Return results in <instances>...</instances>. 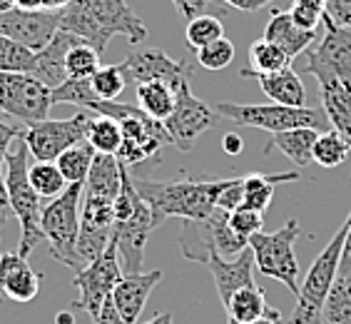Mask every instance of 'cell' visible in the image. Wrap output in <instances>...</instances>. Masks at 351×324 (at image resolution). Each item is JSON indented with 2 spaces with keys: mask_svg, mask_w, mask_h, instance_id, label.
<instances>
[{
  "mask_svg": "<svg viewBox=\"0 0 351 324\" xmlns=\"http://www.w3.org/2000/svg\"><path fill=\"white\" fill-rule=\"evenodd\" d=\"M58 23L60 30L82 38L100 55L115 35L128 38L132 45L147 38V27L128 0H73L58 10Z\"/></svg>",
  "mask_w": 351,
  "mask_h": 324,
  "instance_id": "6da1fadb",
  "label": "cell"
},
{
  "mask_svg": "<svg viewBox=\"0 0 351 324\" xmlns=\"http://www.w3.org/2000/svg\"><path fill=\"white\" fill-rule=\"evenodd\" d=\"M230 177L217 180H195V177H180V180H145L132 177L140 197L147 202L155 227L167 217H182V220H204L217 209V200L222 195Z\"/></svg>",
  "mask_w": 351,
  "mask_h": 324,
  "instance_id": "7a4b0ae2",
  "label": "cell"
},
{
  "mask_svg": "<svg viewBox=\"0 0 351 324\" xmlns=\"http://www.w3.org/2000/svg\"><path fill=\"white\" fill-rule=\"evenodd\" d=\"M90 113L117 120L122 130V145L115 157L128 170L137 167L147 160H155V157L160 160V150L169 142L165 122L149 117L140 105L117 100H95L90 105Z\"/></svg>",
  "mask_w": 351,
  "mask_h": 324,
  "instance_id": "3957f363",
  "label": "cell"
},
{
  "mask_svg": "<svg viewBox=\"0 0 351 324\" xmlns=\"http://www.w3.org/2000/svg\"><path fill=\"white\" fill-rule=\"evenodd\" d=\"M30 150H27L25 140H18V148L8 152L5 160V189H8V202H10V212L18 217L21 224V242H18V252L23 257H30L38 247V242H43L40 230V215L43 205L40 195L35 192V187L30 185L27 177V167H30Z\"/></svg>",
  "mask_w": 351,
  "mask_h": 324,
  "instance_id": "277c9868",
  "label": "cell"
},
{
  "mask_svg": "<svg viewBox=\"0 0 351 324\" xmlns=\"http://www.w3.org/2000/svg\"><path fill=\"white\" fill-rule=\"evenodd\" d=\"M351 230V215L346 217V222L337 230V235L331 237V242L324 250L319 252L314 264L306 272L304 282L299 284L297 294V307L291 312V317L287 324H324L322 314H324V304L329 297L331 287L339 277V262H341V252H344V242Z\"/></svg>",
  "mask_w": 351,
  "mask_h": 324,
  "instance_id": "5b68a950",
  "label": "cell"
},
{
  "mask_svg": "<svg viewBox=\"0 0 351 324\" xmlns=\"http://www.w3.org/2000/svg\"><path fill=\"white\" fill-rule=\"evenodd\" d=\"M85 185H68L50 205H43L40 230L45 237L50 257L70 270L80 272L82 259L77 255V235H80V207Z\"/></svg>",
  "mask_w": 351,
  "mask_h": 324,
  "instance_id": "8992f818",
  "label": "cell"
},
{
  "mask_svg": "<svg viewBox=\"0 0 351 324\" xmlns=\"http://www.w3.org/2000/svg\"><path fill=\"white\" fill-rule=\"evenodd\" d=\"M217 115L244 125V128L267 130L269 135L274 132H287L297 128H314L322 130L329 125L324 110L319 108H289V105H242V102H217Z\"/></svg>",
  "mask_w": 351,
  "mask_h": 324,
  "instance_id": "52a82bcc",
  "label": "cell"
},
{
  "mask_svg": "<svg viewBox=\"0 0 351 324\" xmlns=\"http://www.w3.org/2000/svg\"><path fill=\"white\" fill-rule=\"evenodd\" d=\"M302 235L299 220L291 217L277 232H257L250 240L254 264L264 277L282 282L291 294H299V259L294 255L297 237Z\"/></svg>",
  "mask_w": 351,
  "mask_h": 324,
  "instance_id": "ba28073f",
  "label": "cell"
},
{
  "mask_svg": "<svg viewBox=\"0 0 351 324\" xmlns=\"http://www.w3.org/2000/svg\"><path fill=\"white\" fill-rule=\"evenodd\" d=\"M53 88L30 73H0V110L18 117L27 128L47 120L53 108Z\"/></svg>",
  "mask_w": 351,
  "mask_h": 324,
  "instance_id": "9c48e42d",
  "label": "cell"
},
{
  "mask_svg": "<svg viewBox=\"0 0 351 324\" xmlns=\"http://www.w3.org/2000/svg\"><path fill=\"white\" fill-rule=\"evenodd\" d=\"M122 277H125V272H122L117 242L115 237H112L108 250L102 252L97 259L88 262L80 272H75L73 284L80 290V302H75V307L85 310L95 319L102 312L105 302L112 297V290H115V284Z\"/></svg>",
  "mask_w": 351,
  "mask_h": 324,
  "instance_id": "30bf717a",
  "label": "cell"
},
{
  "mask_svg": "<svg viewBox=\"0 0 351 324\" xmlns=\"http://www.w3.org/2000/svg\"><path fill=\"white\" fill-rule=\"evenodd\" d=\"M90 120L93 117L82 110L77 115L65 117V120H50L47 117V120L30 125L23 132V140H25L30 155L38 162H55L65 150L88 140Z\"/></svg>",
  "mask_w": 351,
  "mask_h": 324,
  "instance_id": "8fae6325",
  "label": "cell"
},
{
  "mask_svg": "<svg viewBox=\"0 0 351 324\" xmlns=\"http://www.w3.org/2000/svg\"><path fill=\"white\" fill-rule=\"evenodd\" d=\"M217 110L212 105H207L204 100H199L192 90L189 82L175 93V110L172 115L165 120V130H167L169 142L177 150L189 152L192 145L197 142V137L207 132L210 128L217 125Z\"/></svg>",
  "mask_w": 351,
  "mask_h": 324,
  "instance_id": "7c38bea8",
  "label": "cell"
},
{
  "mask_svg": "<svg viewBox=\"0 0 351 324\" xmlns=\"http://www.w3.org/2000/svg\"><path fill=\"white\" fill-rule=\"evenodd\" d=\"M125 78L137 85L142 82H165L169 88L180 90L182 85H187L195 68L187 60H172L165 50L157 47H135L132 53L120 62Z\"/></svg>",
  "mask_w": 351,
  "mask_h": 324,
  "instance_id": "4fadbf2b",
  "label": "cell"
},
{
  "mask_svg": "<svg viewBox=\"0 0 351 324\" xmlns=\"http://www.w3.org/2000/svg\"><path fill=\"white\" fill-rule=\"evenodd\" d=\"M60 30L58 10H25L15 8L10 13H0V35L21 43L27 50L40 53L53 35Z\"/></svg>",
  "mask_w": 351,
  "mask_h": 324,
  "instance_id": "5bb4252c",
  "label": "cell"
},
{
  "mask_svg": "<svg viewBox=\"0 0 351 324\" xmlns=\"http://www.w3.org/2000/svg\"><path fill=\"white\" fill-rule=\"evenodd\" d=\"M152 230H157V227L145 200L137 205V209L128 220L115 222V242L125 275H137L140 272L142 259H145V247H147Z\"/></svg>",
  "mask_w": 351,
  "mask_h": 324,
  "instance_id": "9a60e30c",
  "label": "cell"
},
{
  "mask_svg": "<svg viewBox=\"0 0 351 324\" xmlns=\"http://www.w3.org/2000/svg\"><path fill=\"white\" fill-rule=\"evenodd\" d=\"M322 23H324L326 33L317 47L306 50L304 65H319V68L329 70L351 90V30L339 27L326 15L322 18Z\"/></svg>",
  "mask_w": 351,
  "mask_h": 324,
  "instance_id": "2e32d148",
  "label": "cell"
},
{
  "mask_svg": "<svg viewBox=\"0 0 351 324\" xmlns=\"http://www.w3.org/2000/svg\"><path fill=\"white\" fill-rule=\"evenodd\" d=\"M302 73L317 78L319 93H322V110H324L331 130H337L339 135L351 145V90L339 80L337 75L319 68V65H304Z\"/></svg>",
  "mask_w": 351,
  "mask_h": 324,
  "instance_id": "e0dca14e",
  "label": "cell"
},
{
  "mask_svg": "<svg viewBox=\"0 0 351 324\" xmlns=\"http://www.w3.org/2000/svg\"><path fill=\"white\" fill-rule=\"evenodd\" d=\"M43 277L30 267L27 257L21 252H3L0 255V294L10 302L27 304L40 292Z\"/></svg>",
  "mask_w": 351,
  "mask_h": 324,
  "instance_id": "ac0fdd59",
  "label": "cell"
},
{
  "mask_svg": "<svg viewBox=\"0 0 351 324\" xmlns=\"http://www.w3.org/2000/svg\"><path fill=\"white\" fill-rule=\"evenodd\" d=\"M207 267H210L212 277H215L217 294H219L224 307H227V302H230L239 290L254 287V255H252L250 247L239 257H232V259H227V257L215 252V255L207 259Z\"/></svg>",
  "mask_w": 351,
  "mask_h": 324,
  "instance_id": "d6986e66",
  "label": "cell"
},
{
  "mask_svg": "<svg viewBox=\"0 0 351 324\" xmlns=\"http://www.w3.org/2000/svg\"><path fill=\"white\" fill-rule=\"evenodd\" d=\"M162 279V272H137V275H125L112 290V304H115L117 314L128 324H137L145 304H147L149 294Z\"/></svg>",
  "mask_w": 351,
  "mask_h": 324,
  "instance_id": "ffe728a7",
  "label": "cell"
},
{
  "mask_svg": "<svg viewBox=\"0 0 351 324\" xmlns=\"http://www.w3.org/2000/svg\"><path fill=\"white\" fill-rule=\"evenodd\" d=\"M82 38L68 33V30H58L53 35V40L43 47L40 53H35V65L33 73L38 80H43L47 88H58L68 80V70H65V58H68L70 47L77 45Z\"/></svg>",
  "mask_w": 351,
  "mask_h": 324,
  "instance_id": "44dd1931",
  "label": "cell"
},
{
  "mask_svg": "<svg viewBox=\"0 0 351 324\" xmlns=\"http://www.w3.org/2000/svg\"><path fill=\"white\" fill-rule=\"evenodd\" d=\"M264 38L274 45H279L284 53L289 55V58H297L299 53H304L306 47L314 43L317 33H309V30H302V27L294 25L289 13H284V10H274L264 27Z\"/></svg>",
  "mask_w": 351,
  "mask_h": 324,
  "instance_id": "7402d4cb",
  "label": "cell"
},
{
  "mask_svg": "<svg viewBox=\"0 0 351 324\" xmlns=\"http://www.w3.org/2000/svg\"><path fill=\"white\" fill-rule=\"evenodd\" d=\"M262 85L264 95L271 97L277 105H289V108H306V90L302 85V78L297 75V70L284 68L279 73L259 75L257 78Z\"/></svg>",
  "mask_w": 351,
  "mask_h": 324,
  "instance_id": "603a6c76",
  "label": "cell"
},
{
  "mask_svg": "<svg viewBox=\"0 0 351 324\" xmlns=\"http://www.w3.org/2000/svg\"><path fill=\"white\" fill-rule=\"evenodd\" d=\"M322 135L319 130L314 128H297V130H287V132H274L269 137V148H277L282 155L289 157L294 165L299 167H306L314 162V145H317V137Z\"/></svg>",
  "mask_w": 351,
  "mask_h": 324,
  "instance_id": "cb8c5ba5",
  "label": "cell"
},
{
  "mask_svg": "<svg viewBox=\"0 0 351 324\" xmlns=\"http://www.w3.org/2000/svg\"><path fill=\"white\" fill-rule=\"evenodd\" d=\"M299 172H274V175H267V172H250L244 175V205L242 207L257 209V212H267L271 205V197H274V189L282 183H297Z\"/></svg>",
  "mask_w": 351,
  "mask_h": 324,
  "instance_id": "d4e9b609",
  "label": "cell"
},
{
  "mask_svg": "<svg viewBox=\"0 0 351 324\" xmlns=\"http://www.w3.org/2000/svg\"><path fill=\"white\" fill-rule=\"evenodd\" d=\"M180 250H182V255L187 257V259H192V262L207 264V259L217 252L207 217H204V220H184L182 232H180ZM217 255H219V252H217Z\"/></svg>",
  "mask_w": 351,
  "mask_h": 324,
  "instance_id": "484cf974",
  "label": "cell"
},
{
  "mask_svg": "<svg viewBox=\"0 0 351 324\" xmlns=\"http://www.w3.org/2000/svg\"><path fill=\"white\" fill-rule=\"evenodd\" d=\"M291 58L282 47L269 43L267 38H259L250 45V68L242 70V78H259V75L279 73L289 68Z\"/></svg>",
  "mask_w": 351,
  "mask_h": 324,
  "instance_id": "4316f807",
  "label": "cell"
},
{
  "mask_svg": "<svg viewBox=\"0 0 351 324\" xmlns=\"http://www.w3.org/2000/svg\"><path fill=\"white\" fill-rule=\"evenodd\" d=\"M227 319L237 324H250L262 319L267 312H269V304L264 299V292L259 290L257 284L254 287H247V290H239L234 297L227 302Z\"/></svg>",
  "mask_w": 351,
  "mask_h": 324,
  "instance_id": "83f0119b",
  "label": "cell"
},
{
  "mask_svg": "<svg viewBox=\"0 0 351 324\" xmlns=\"http://www.w3.org/2000/svg\"><path fill=\"white\" fill-rule=\"evenodd\" d=\"M137 102L149 117L165 122L175 110V90L165 82H142L137 85Z\"/></svg>",
  "mask_w": 351,
  "mask_h": 324,
  "instance_id": "f1b7e54d",
  "label": "cell"
},
{
  "mask_svg": "<svg viewBox=\"0 0 351 324\" xmlns=\"http://www.w3.org/2000/svg\"><path fill=\"white\" fill-rule=\"evenodd\" d=\"M95 155H97L95 148L85 140V142H80V145H75V148L65 150L55 162H58L62 177L68 180V185H85V180H88V175H90V167H93Z\"/></svg>",
  "mask_w": 351,
  "mask_h": 324,
  "instance_id": "f546056e",
  "label": "cell"
},
{
  "mask_svg": "<svg viewBox=\"0 0 351 324\" xmlns=\"http://www.w3.org/2000/svg\"><path fill=\"white\" fill-rule=\"evenodd\" d=\"M324 324H351V275H339L324 304Z\"/></svg>",
  "mask_w": 351,
  "mask_h": 324,
  "instance_id": "4dcf8cb0",
  "label": "cell"
},
{
  "mask_svg": "<svg viewBox=\"0 0 351 324\" xmlns=\"http://www.w3.org/2000/svg\"><path fill=\"white\" fill-rule=\"evenodd\" d=\"M27 177H30V185L35 187V192L40 197H50L55 200L58 195H62L68 189V180L62 177L58 162H38L35 160L30 167H27Z\"/></svg>",
  "mask_w": 351,
  "mask_h": 324,
  "instance_id": "1f68e13d",
  "label": "cell"
},
{
  "mask_svg": "<svg viewBox=\"0 0 351 324\" xmlns=\"http://www.w3.org/2000/svg\"><path fill=\"white\" fill-rule=\"evenodd\" d=\"M88 142L100 155H117V150L122 145V130L117 125V120L102 115L93 117L88 130Z\"/></svg>",
  "mask_w": 351,
  "mask_h": 324,
  "instance_id": "d6a6232c",
  "label": "cell"
},
{
  "mask_svg": "<svg viewBox=\"0 0 351 324\" xmlns=\"http://www.w3.org/2000/svg\"><path fill=\"white\" fill-rule=\"evenodd\" d=\"M351 152V145L339 135L337 130H326L317 137V145H314V162L322 165V167H339L344 165L346 157Z\"/></svg>",
  "mask_w": 351,
  "mask_h": 324,
  "instance_id": "836d02e7",
  "label": "cell"
},
{
  "mask_svg": "<svg viewBox=\"0 0 351 324\" xmlns=\"http://www.w3.org/2000/svg\"><path fill=\"white\" fill-rule=\"evenodd\" d=\"M102 55L95 50L93 45H88L85 40H80L77 45L70 47L68 58H65V70H68V78H77V80H90L100 65Z\"/></svg>",
  "mask_w": 351,
  "mask_h": 324,
  "instance_id": "e575fe53",
  "label": "cell"
},
{
  "mask_svg": "<svg viewBox=\"0 0 351 324\" xmlns=\"http://www.w3.org/2000/svg\"><path fill=\"white\" fill-rule=\"evenodd\" d=\"M184 38H187L189 50H199V47L210 45V43L224 38V25L217 15H197L195 21L187 23V30H184Z\"/></svg>",
  "mask_w": 351,
  "mask_h": 324,
  "instance_id": "d590c367",
  "label": "cell"
},
{
  "mask_svg": "<svg viewBox=\"0 0 351 324\" xmlns=\"http://www.w3.org/2000/svg\"><path fill=\"white\" fill-rule=\"evenodd\" d=\"M35 53L0 35V73H33Z\"/></svg>",
  "mask_w": 351,
  "mask_h": 324,
  "instance_id": "8d00e7d4",
  "label": "cell"
},
{
  "mask_svg": "<svg viewBox=\"0 0 351 324\" xmlns=\"http://www.w3.org/2000/svg\"><path fill=\"white\" fill-rule=\"evenodd\" d=\"M90 85H93L97 100H117L128 85V78H125L120 65H105L90 78Z\"/></svg>",
  "mask_w": 351,
  "mask_h": 324,
  "instance_id": "74e56055",
  "label": "cell"
},
{
  "mask_svg": "<svg viewBox=\"0 0 351 324\" xmlns=\"http://www.w3.org/2000/svg\"><path fill=\"white\" fill-rule=\"evenodd\" d=\"M97 100L90 80H77V78H68V80L58 85L53 90V102H68V105H77V108L90 110V105Z\"/></svg>",
  "mask_w": 351,
  "mask_h": 324,
  "instance_id": "f35d334b",
  "label": "cell"
},
{
  "mask_svg": "<svg viewBox=\"0 0 351 324\" xmlns=\"http://www.w3.org/2000/svg\"><path fill=\"white\" fill-rule=\"evenodd\" d=\"M234 45L227 38H219V40L210 43L197 50V65L204 70H224L227 65H232L234 60Z\"/></svg>",
  "mask_w": 351,
  "mask_h": 324,
  "instance_id": "ab89813d",
  "label": "cell"
},
{
  "mask_svg": "<svg viewBox=\"0 0 351 324\" xmlns=\"http://www.w3.org/2000/svg\"><path fill=\"white\" fill-rule=\"evenodd\" d=\"M230 227L250 242L257 232H262L264 212H257V209H250V207H237L234 212H230Z\"/></svg>",
  "mask_w": 351,
  "mask_h": 324,
  "instance_id": "60d3db41",
  "label": "cell"
},
{
  "mask_svg": "<svg viewBox=\"0 0 351 324\" xmlns=\"http://www.w3.org/2000/svg\"><path fill=\"white\" fill-rule=\"evenodd\" d=\"M242 205H244V175L230 177L222 189V195H219V200H217V207L224 209V212H234Z\"/></svg>",
  "mask_w": 351,
  "mask_h": 324,
  "instance_id": "b9f144b4",
  "label": "cell"
},
{
  "mask_svg": "<svg viewBox=\"0 0 351 324\" xmlns=\"http://www.w3.org/2000/svg\"><path fill=\"white\" fill-rule=\"evenodd\" d=\"M23 132L25 130L0 122V183H5V160H8V152H10V145L15 140H21Z\"/></svg>",
  "mask_w": 351,
  "mask_h": 324,
  "instance_id": "7bdbcfd3",
  "label": "cell"
},
{
  "mask_svg": "<svg viewBox=\"0 0 351 324\" xmlns=\"http://www.w3.org/2000/svg\"><path fill=\"white\" fill-rule=\"evenodd\" d=\"M289 15H291V21H294V25L302 27V30H309V33H317L319 23H322V18H324V13H317V10L302 5V3H294Z\"/></svg>",
  "mask_w": 351,
  "mask_h": 324,
  "instance_id": "ee69618b",
  "label": "cell"
},
{
  "mask_svg": "<svg viewBox=\"0 0 351 324\" xmlns=\"http://www.w3.org/2000/svg\"><path fill=\"white\" fill-rule=\"evenodd\" d=\"M324 15L339 27L351 30V0H326Z\"/></svg>",
  "mask_w": 351,
  "mask_h": 324,
  "instance_id": "f6af8a7d",
  "label": "cell"
},
{
  "mask_svg": "<svg viewBox=\"0 0 351 324\" xmlns=\"http://www.w3.org/2000/svg\"><path fill=\"white\" fill-rule=\"evenodd\" d=\"M177 8V13L182 15L184 21H195L197 15H207V10L212 8L215 0H172Z\"/></svg>",
  "mask_w": 351,
  "mask_h": 324,
  "instance_id": "bcb514c9",
  "label": "cell"
},
{
  "mask_svg": "<svg viewBox=\"0 0 351 324\" xmlns=\"http://www.w3.org/2000/svg\"><path fill=\"white\" fill-rule=\"evenodd\" d=\"M93 324H128L125 319L117 314L115 304H112V299H108L105 302V307H102V312L97 314V317L93 319Z\"/></svg>",
  "mask_w": 351,
  "mask_h": 324,
  "instance_id": "7dc6e473",
  "label": "cell"
},
{
  "mask_svg": "<svg viewBox=\"0 0 351 324\" xmlns=\"http://www.w3.org/2000/svg\"><path fill=\"white\" fill-rule=\"evenodd\" d=\"M222 150L227 152V155H232V157H237L239 152L244 150V142H242V137L237 135V132H227V135L222 137Z\"/></svg>",
  "mask_w": 351,
  "mask_h": 324,
  "instance_id": "c3c4849f",
  "label": "cell"
},
{
  "mask_svg": "<svg viewBox=\"0 0 351 324\" xmlns=\"http://www.w3.org/2000/svg\"><path fill=\"white\" fill-rule=\"evenodd\" d=\"M222 3H227V5L239 8V10H259V8L267 5L269 0H222Z\"/></svg>",
  "mask_w": 351,
  "mask_h": 324,
  "instance_id": "681fc988",
  "label": "cell"
},
{
  "mask_svg": "<svg viewBox=\"0 0 351 324\" xmlns=\"http://www.w3.org/2000/svg\"><path fill=\"white\" fill-rule=\"evenodd\" d=\"M250 324H284V319H282V314H279V310H271V307H269V312H267L262 319H257V322H250Z\"/></svg>",
  "mask_w": 351,
  "mask_h": 324,
  "instance_id": "f907efd6",
  "label": "cell"
},
{
  "mask_svg": "<svg viewBox=\"0 0 351 324\" xmlns=\"http://www.w3.org/2000/svg\"><path fill=\"white\" fill-rule=\"evenodd\" d=\"M0 215H13V212H10V202H8L5 183H0Z\"/></svg>",
  "mask_w": 351,
  "mask_h": 324,
  "instance_id": "816d5d0a",
  "label": "cell"
},
{
  "mask_svg": "<svg viewBox=\"0 0 351 324\" xmlns=\"http://www.w3.org/2000/svg\"><path fill=\"white\" fill-rule=\"evenodd\" d=\"M294 3H302V5L317 10V13H324L326 10V0H294Z\"/></svg>",
  "mask_w": 351,
  "mask_h": 324,
  "instance_id": "f5cc1de1",
  "label": "cell"
},
{
  "mask_svg": "<svg viewBox=\"0 0 351 324\" xmlns=\"http://www.w3.org/2000/svg\"><path fill=\"white\" fill-rule=\"evenodd\" d=\"M142 324H172V314L162 312V314H155L152 319H147V322H142Z\"/></svg>",
  "mask_w": 351,
  "mask_h": 324,
  "instance_id": "db71d44e",
  "label": "cell"
},
{
  "mask_svg": "<svg viewBox=\"0 0 351 324\" xmlns=\"http://www.w3.org/2000/svg\"><path fill=\"white\" fill-rule=\"evenodd\" d=\"M55 324H75V317L70 312H58V317H55Z\"/></svg>",
  "mask_w": 351,
  "mask_h": 324,
  "instance_id": "11a10c76",
  "label": "cell"
},
{
  "mask_svg": "<svg viewBox=\"0 0 351 324\" xmlns=\"http://www.w3.org/2000/svg\"><path fill=\"white\" fill-rule=\"evenodd\" d=\"M18 8V0H0V13H10Z\"/></svg>",
  "mask_w": 351,
  "mask_h": 324,
  "instance_id": "9f6ffc18",
  "label": "cell"
},
{
  "mask_svg": "<svg viewBox=\"0 0 351 324\" xmlns=\"http://www.w3.org/2000/svg\"><path fill=\"white\" fill-rule=\"evenodd\" d=\"M8 217H10V215H0V230H3V224L8 222Z\"/></svg>",
  "mask_w": 351,
  "mask_h": 324,
  "instance_id": "6f0895ef",
  "label": "cell"
},
{
  "mask_svg": "<svg viewBox=\"0 0 351 324\" xmlns=\"http://www.w3.org/2000/svg\"><path fill=\"white\" fill-rule=\"evenodd\" d=\"M227 322H230V324H237V322H232V319H227Z\"/></svg>",
  "mask_w": 351,
  "mask_h": 324,
  "instance_id": "680465c9",
  "label": "cell"
}]
</instances>
